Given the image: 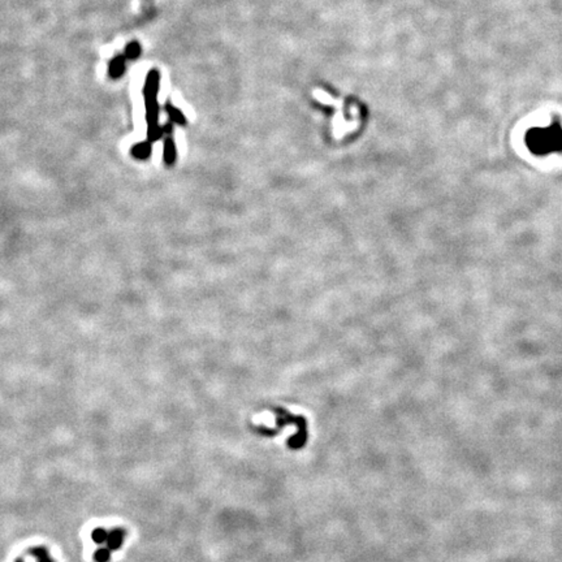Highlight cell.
<instances>
[{"label": "cell", "mask_w": 562, "mask_h": 562, "mask_svg": "<svg viewBox=\"0 0 562 562\" xmlns=\"http://www.w3.org/2000/svg\"><path fill=\"white\" fill-rule=\"evenodd\" d=\"M159 88H160V73L159 70L151 69L147 74L145 88H143L145 107H146L147 136L151 142L159 140L163 136V129L159 126Z\"/></svg>", "instance_id": "1"}, {"label": "cell", "mask_w": 562, "mask_h": 562, "mask_svg": "<svg viewBox=\"0 0 562 562\" xmlns=\"http://www.w3.org/2000/svg\"><path fill=\"white\" fill-rule=\"evenodd\" d=\"M526 145L532 154L539 156L562 151V128L558 124H550L531 129L526 136Z\"/></svg>", "instance_id": "2"}, {"label": "cell", "mask_w": 562, "mask_h": 562, "mask_svg": "<svg viewBox=\"0 0 562 562\" xmlns=\"http://www.w3.org/2000/svg\"><path fill=\"white\" fill-rule=\"evenodd\" d=\"M165 133V140H164V161L165 164L174 165V163L176 161V147H175V142L172 140V126L170 124H168L164 128Z\"/></svg>", "instance_id": "3"}, {"label": "cell", "mask_w": 562, "mask_h": 562, "mask_svg": "<svg viewBox=\"0 0 562 562\" xmlns=\"http://www.w3.org/2000/svg\"><path fill=\"white\" fill-rule=\"evenodd\" d=\"M125 539V531L122 529H113L108 534V540H107V547L111 550H117L122 547Z\"/></svg>", "instance_id": "4"}, {"label": "cell", "mask_w": 562, "mask_h": 562, "mask_svg": "<svg viewBox=\"0 0 562 562\" xmlns=\"http://www.w3.org/2000/svg\"><path fill=\"white\" fill-rule=\"evenodd\" d=\"M165 111H167V113L169 115V117H170V120H172V121L177 122V124H181V125L186 124V120H185V117H184L183 112H181L180 110H177L176 107L172 106V103H169V102L165 104Z\"/></svg>", "instance_id": "5"}, {"label": "cell", "mask_w": 562, "mask_h": 562, "mask_svg": "<svg viewBox=\"0 0 562 562\" xmlns=\"http://www.w3.org/2000/svg\"><path fill=\"white\" fill-rule=\"evenodd\" d=\"M132 152H133V155L136 156V158L147 159L150 155V152H151V146H150V143H146V142L138 143V145H136V146L133 147Z\"/></svg>", "instance_id": "6"}, {"label": "cell", "mask_w": 562, "mask_h": 562, "mask_svg": "<svg viewBox=\"0 0 562 562\" xmlns=\"http://www.w3.org/2000/svg\"><path fill=\"white\" fill-rule=\"evenodd\" d=\"M108 534H110V532L107 531V530H104L103 527H97V529L93 530L92 539L94 543L104 544L107 543V540H108Z\"/></svg>", "instance_id": "7"}, {"label": "cell", "mask_w": 562, "mask_h": 562, "mask_svg": "<svg viewBox=\"0 0 562 562\" xmlns=\"http://www.w3.org/2000/svg\"><path fill=\"white\" fill-rule=\"evenodd\" d=\"M94 561L95 562H110L111 559V549L108 547H102L98 548L94 553Z\"/></svg>", "instance_id": "8"}, {"label": "cell", "mask_w": 562, "mask_h": 562, "mask_svg": "<svg viewBox=\"0 0 562 562\" xmlns=\"http://www.w3.org/2000/svg\"><path fill=\"white\" fill-rule=\"evenodd\" d=\"M29 554L33 557H35L37 559H43V558H47V557H50L49 554V550H47V548L45 547H34L31 548L30 550H29Z\"/></svg>", "instance_id": "9"}, {"label": "cell", "mask_w": 562, "mask_h": 562, "mask_svg": "<svg viewBox=\"0 0 562 562\" xmlns=\"http://www.w3.org/2000/svg\"><path fill=\"white\" fill-rule=\"evenodd\" d=\"M38 562H54V559H51L50 557H47V558H43V559H38Z\"/></svg>", "instance_id": "10"}, {"label": "cell", "mask_w": 562, "mask_h": 562, "mask_svg": "<svg viewBox=\"0 0 562 562\" xmlns=\"http://www.w3.org/2000/svg\"><path fill=\"white\" fill-rule=\"evenodd\" d=\"M15 562H24V559H22V558H17Z\"/></svg>", "instance_id": "11"}]
</instances>
